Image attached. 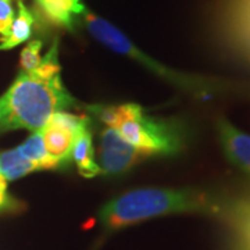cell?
I'll use <instances>...</instances> for the list:
<instances>
[{
  "mask_svg": "<svg viewBox=\"0 0 250 250\" xmlns=\"http://www.w3.org/2000/svg\"><path fill=\"white\" fill-rule=\"evenodd\" d=\"M75 104V99L62 85L59 41H54L38 68L20 72L7 92L0 96V132L42 131L54 113Z\"/></svg>",
  "mask_w": 250,
  "mask_h": 250,
  "instance_id": "obj_1",
  "label": "cell"
},
{
  "mask_svg": "<svg viewBox=\"0 0 250 250\" xmlns=\"http://www.w3.org/2000/svg\"><path fill=\"white\" fill-rule=\"evenodd\" d=\"M224 200L200 189L143 188L126 192L102 207L99 218L107 229H118L153 217L177 213L220 215Z\"/></svg>",
  "mask_w": 250,
  "mask_h": 250,
  "instance_id": "obj_2",
  "label": "cell"
},
{
  "mask_svg": "<svg viewBox=\"0 0 250 250\" xmlns=\"http://www.w3.org/2000/svg\"><path fill=\"white\" fill-rule=\"evenodd\" d=\"M117 132L145 156H175L185 150L190 129L179 118H154L138 104H124Z\"/></svg>",
  "mask_w": 250,
  "mask_h": 250,
  "instance_id": "obj_3",
  "label": "cell"
},
{
  "mask_svg": "<svg viewBox=\"0 0 250 250\" xmlns=\"http://www.w3.org/2000/svg\"><path fill=\"white\" fill-rule=\"evenodd\" d=\"M82 21L88 29V32L102 45H104L116 53L124 54L126 57L134 59L136 62L143 64L146 68L159 74V77L167 80L168 82L177 85L182 89L193 93V95H208V93H213V92L225 88V83H221L218 81L196 77V75H189V74H182V72L174 71L171 68L161 65L160 62H154L150 56H147L146 53H143L142 50H139L118 28L111 25L108 21L98 17L96 14L90 13L88 10L83 13Z\"/></svg>",
  "mask_w": 250,
  "mask_h": 250,
  "instance_id": "obj_4",
  "label": "cell"
},
{
  "mask_svg": "<svg viewBox=\"0 0 250 250\" xmlns=\"http://www.w3.org/2000/svg\"><path fill=\"white\" fill-rule=\"evenodd\" d=\"M100 171L104 175L118 177L145 157L131 143L125 141L114 128L106 126L100 132Z\"/></svg>",
  "mask_w": 250,
  "mask_h": 250,
  "instance_id": "obj_5",
  "label": "cell"
},
{
  "mask_svg": "<svg viewBox=\"0 0 250 250\" xmlns=\"http://www.w3.org/2000/svg\"><path fill=\"white\" fill-rule=\"evenodd\" d=\"M220 217L229 225L231 250H250V193L235 200H224Z\"/></svg>",
  "mask_w": 250,
  "mask_h": 250,
  "instance_id": "obj_6",
  "label": "cell"
},
{
  "mask_svg": "<svg viewBox=\"0 0 250 250\" xmlns=\"http://www.w3.org/2000/svg\"><path fill=\"white\" fill-rule=\"evenodd\" d=\"M217 132L228 160L250 174V135L233 126L224 117L217 120Z\"/></svg>",
  "mask_w": 250,
  "mask_h": 250,
  "instance_id": "obj_7",
  "label": "cell"
},
{
  "mask_svg": "<svg viewBox=\"0 0 250 250\" xmlns=\"http://www.w3.org/2000/svg\"><path fill=\"white\" fill-rule=\"evenodd\" d=\"M39 10L56 25L74 31L86 11L82 0H36Z\"/></svg>",
  "mask_w": 250,
  "mask_h": 250,
  "instance_id": "obj_8",
  "label": "cell"
},
{
  "mask_svg": "<svg viewBox=\"0 0 250 250\" xmlns=\"http://www.w3.org/2000/svg\"><path fill=\"white\" fill-rule=\"evenodd\" d=\"M42 135L46 150L50 154V157H53L59 163V167L68 164L71 161L72 146L77 135L68 129L49 123L42 129Z\"/></svg>",
  "mask_w": 250,
  "mask_h": 250,
  "instance_id": "obj_9",
  "label": "cell"
},
{
  "mask_svg": "<svg viewBox=\"0 0 250 250\" xmlns=\"http://www.w3.org/2000/svg\"><path fill=\"white\" fill-rule=\"evenodd\" d=\"M17 16L14 17L9 32L0 38V50H10L28 41L35 25V14L28 9L22 0L17 1Z\"/></svg>",
  "mask_w": 250,
  "mask_h": 250,
  "instance_id": "obj_10",
  "label": "cell"
},
{
  "mask_svg": "<svg viewBox=\"0 0 250 250\" xmlns=\"http://www.w3.org/2000/svg\"><path fill=\"white\" fill-rule=\"evenodd\" d=\"M71 160L77 164L81 175L86 178H93L98 174H102L99 164L93 157V143H92V132L89 128L82 129L77 135L74 146H72Z\"/></svg>",
  "mask_w": 250,
  "mask_h": 250,
  "instance_id": "obj_11",
  "label": "cell"
},
{
  "mask_svg": "<svg viewBox=\"0 0 250 250\" xmlns=\"http://www.w3.org/2000/svg\"><path fill=\"white\" fill-rule=\"evenodd\" d=\"M17 150L25 160L35 164L38 170H52L59 167V163L53 157H50V154L46 150L42 131L34 132L25 142L18 146Z\"/></svg>",
  "mask_w": 250,
  "mask_h": 250,
  "instance_id": "obj_12",
  "label": "cell"
},
{
  "mask_svg": "<svg viewBox=\"0 0 250 250\" xmlns=\"http://www.w3.org/2000/svg\"><path fill=\"white\" fill-rule=\"evenodd\" d=\"M38 170L35 164L25 160L20 152L16 149L0 152V175L6 181H14V179L25 177L27 174Z\"/></svg>",
  "mask_w": 250,
  "mask_h": 250,
  "instance_id": "obj_13",
  "label": "cell"
},
{
  "mask_svg": "<svg viewBox=\"0 0 250 250\" xmlns=\"http://www.w3.org/2000/svg\"><path fill=\"white\" fill-rule=\"evenodd\" d=\"M42 41H32L29 42L21 52L20 56V65H21V71L31 72L38 68V65L42 62Z\"/></svg>",
  "mask_w": 250,
  "mask_h": 250,
  "instance_id": "obj_14",
  "label": "cell"
},
{
  "mask_svg": "<svg viewBox=\"0 0 250 250\" xmlns=\"http://www.w3.org/2000/svg\"><path fill=\"white\" fill-rule=\"evenodd\" d=\"M14 9L10 0H0V36L9 32L11 22L14 20Z\"/></svg>",
  "mask_w": 250,
  "mask_h": 250,
  "instance_id": "obj_15",
  "label": "cell"
},
{
  "mask_svg": "<svg viewBox=\"0 0 250 250\" xmlns=\"http://www.w3.org/2000/svg\"><path fill=\"white\" fill-rule=\"evenodd\" d=\"M9 203L7 196V181L0 175V210Z\"/></svg>",
  "mask_w": 250,
  "mask_h": 250,
  "instance_id": "obj_16",
  "label": "cell"
}]
</instances>
